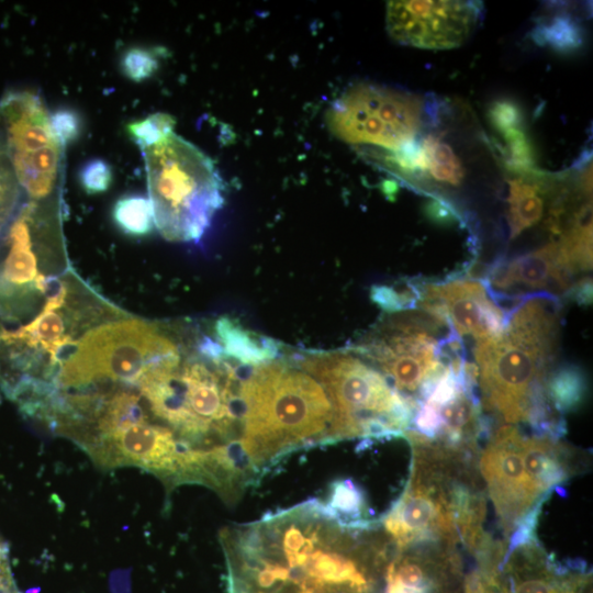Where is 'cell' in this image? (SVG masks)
Listing matches in <instances>:
<instances>
[{
	"mask_svg": "<svg viewBox=\"0 0 593 593\" xmlns=\"http://www.w3.org/2000/svg\"><path fill=\"white\" fill-rule=\"evenodd\" d=\"M79 180L87 193H102L112 182L111 166L103 159H92L81 168Z\"/></svg>",
	"mask_w": 593,
	"mask_h": 593,
	"instance_id": "26",
	"label": "cell"
},
{
	"mask_svg": "<svg viewBox=\"0 0 593 593\" xmlns=\"http://www.w3.org/2000/svg\"><path fill=\"white\" fill-rule=\"evenodd\" d=\"M175 120L157 112L126 125L127 135L142 148L152 146L174 132Z\"/></svg>",
	"mask_w": 593,
	"mask_h": 593,
	"instance_id": "21",
	"label": "cell"
},
{
	"mask_svg": "<svg viewBox=\"0 0 593 593\" xmlns=\"http://www.w3.org/2000/svg\"><path fill=\"white\" fill-rule=\"evenodd\" d=\"M418 309L448 326L460 336L475 342L500 335L510 314L500 307L481 281L450 279L437 283H416Z\"/></svg>",
	"mask_w": 593,
	"mask_h": 593,
	"instance_id": "15",
	"label": "cell"
},
{
	"mask_svg": "<svg viewBox=\"0 0 593 593\" xmlns=\"http://www.w3.org/2000/svg\"><path fill=\"white\" fill-rule=\"evenodd\" d=\"M326 121L332 133L346 143L392 153L417 138L423 101L409 92L360 83L333 103Z\"/></svg>",
	"mask_w": 593,
	"mask_h": 593,
	"instance_id": "10",
	"label": "cell"
},
{
	"mask_svg": "<svg viewBox=\"0 0 593 593\" xmlns=\"http://www.w3.org/2000/svg\"><path fill=\"white\" fill-rule=\"evenodd\" d=\"M200 356L153 371L135 389L153 417L191 448L242 443L243 377L225 357Z\"/></svg>",
	"mask_w": 593,
	"mask_h": 593,
	"instance_id": "3",
	"label": "cell"
},
{
	"mask_svg": "<svg viewBox=\"0 0 593 593\" xmlns=\"http://www.w3.org/2000/svg\"><path fill=\"white\" fill-rule=\"evenodd\" d=\"M61 359L54 388H136L150 372L181 361L178 345L153 323L131 318L104 323L75 340Z\"/></svg>",
	"mask_w": 593,
	"mask_h": 593,
	"instance_id": "8",
	"label": "cell"
},
{
	"mask_svg": "<svg viewBox=\"0 0 593 593\" xmlns=\"http://www.w3.org/2000/svg\"><path fill=\"white\" fill-rule=\"evenodd\" d=\"M506 198V222L511 240L537 226L551 215L566 193V180L535 169L511 172Z\"/></svg>",
	"mask_w": 593,
	"mask_h": 593,
	"instance_id": "16",
	"label": "cell"
},
{
	"mask_svg": "<svg viewBox=\"0 0 593 593\" xmlns=\"http://www.w3.org/2000/svg\"><path fill=\"white\" fill-rule=\"evenodd\" d=\"M591 279L572 270L557 239L530 251L496 259L488 269L484 284L493 301L511 312L525 299L549 295L575 299L581 286Z\"/></svg>",
	"mask_w": 593,
	"mask_h": 593,
	"instance_id": "13",
	"label": "cell"
},
{
	"mask_svg": "<svg viewBox=\"0 0 593 593\" xmlns=\"http://www.w3.org/2000/svg\"><path fill=\"white\" fill-rule=\"evenodd\" d=\"M0 403H1V396H0Z\"/></svg>",
	"mask_w": 593,
	"mask_h": 593,
	"instance_id": "29",
	"label": "cell"
},
{
	"mask_svg": "<svg viewBox=\"0 0 593 593\" xmlns=\"http://www.w3.org/2000/svg\"><path fill=\"white\" fill-rule=\"evenodd\" d=\"M586 379L578 366L553 368L546 383L547 398L557 414L577 410L586 393Z\"/></svg>",
	"mask_w": 593,
	"mask_h": 593,
	"instance_id": "18",
	"label": "cell"
},
{
	"mask_svg": "<svg viewBox=\"0 0 593 593\" xmlns=\"http://www.w3.org/2000/svg\"><path fill=\"white\" fill-rule=\"evenodd\" d=\"M239 398L240 441L261 473L293 451L337 441L328 394L291 357L254 367Z\"/></svg>",
	"mask_w": 593,
	"mask_h": 593,
	"instance_id": "2",
	"label": "cell"
},
{
	"mask_svg": "<svg viewBox=\"0 0 593 593\" xmlns=\"http://www.w3.org/2000/svg\"><path fill=\"white\" fill-rule=\"evenodd\" d=\"M350 349L415 406L450 360L466 355L452 327L418 309L385 314Z\"/></svg>",
	"mask_w": 593,
	"mask_h": 593,
	"instance_id": "7",
	"label": "cell"
},
{
	"mask_svg": "<svg viewBox=\"0 0 593 593\" xmlns=\"http://www.w3.org/2000/svg\"><path fill=\"white\" fill-rule=\"evenodd\" d=\"M537 40H542L555 48H572L580 45L579 29L569 19L556 18L549 24L541 25Z\"/></svg>",
	"mask_w": 593,
	"mask_h": 593,
	"instance_id": "24",
	"label": "cell"
},
{
	"mask_svg": "<svg viewBox=\"0 0 593 593\" xmlns=\"http://www.w3.org/2000/svg\"><path fill=\"white\" fill-rule=\"evenodd\" d=\"M57 199L32 201L21 205L3 233V256L0 261V317L18 320L35 295L47 289L46 278L38 272L37 247L58 224Z\"/></svg>",
	"mask_w": 593,
	"mask_h": 593,
	"instance_id": "12",
	"label": "cell"
},
{
	"mask_svg": "<svg viewBox=\"0 0 593 593\" xmlns=\"http://www.w3.org/2000/svg\"><path fill=\"white\" fill-rule=\"evenodd\" d=\"M485 438L478 470L507 541L536 524L550 492L571 477V455L560 437L527 435L517 425L492 427Z\"/></svg>",
	"mask_w": 593,
	"mask_h": 593,
	"instance_id": "4",
	"label": "cell"
},
{
	"mask_svg": "<svg viewBox=\"0 0 593 593\" xmlns=\"http://www.w3.org/2000/svg\"><path fill=\"white\" fill-rule=\"evenodd\" d=\"M480 13L481 3L474 1H389L387 30L404 45L448 49L465 42Z\"/></svg>",
	"mask_w": 593,
	"mask_h": 593,
	"instance_id": "14",
	"label": "cell"
},
{
	"mask_svg": "<svg viewBox=\"0 0 593 593\" xmlns=\"http://www.w3.org/2000/svg\"><path fill=\"white\" fill-rule=\"evenodd\" d=\"M492 424L485 421L477 370L466 356L450 360L415 406L410 428L418 438L454 450L473 451Z\"/></svg>",
	"mask_w": 593,
	"mask_h": 593,
	"instance_id": "11",
	"label": "cell"
},
{
	"mask_svg": "<svg viewBox=\"0 0 593 593\" xmlns=\"http://www.w3.org/2000/svg\"><path fill=\"white\" fill-rule=\"evenodd\" d=\"M291 358L328 394L337 441L400 438L410 428L415 405L351 349L302 351Z\"/></svg>",
	"mask_w": 593,
	"mask_h": 593,
	"instance_id": "5",
	"label": "cell"
},
{
	"mask_svg": "<svg viewBox=\"0 0 593 593\" xmlns=\"http://www.w3.org/2000/svg\"><path fill=\"white\" fill-rule=\"evenodd\" d=\"M0 130L20 188L32 201L58 198L65 145L55 135L42 97L30 90L0 100Z\"/></svg>",
	"mask_w": 593,
	"mask_h": 593,
	"instance_id": "9",
	"label": "cell"
},
{
	"mask_svg": "<svg viewBox=\"0 0 593 593\" xmlns=\"http://www.w3.org/2000/svg\"><path fill=\"white\" fill-rule=\"evenodd\" d=\"M112 215L119 228L132 236L146 235L155 225L152 203L141 194H128L119 199Z\"/></svg>",
	"mask_w": 593,
	"mask_h": 593,
	"instance_id": "19",
	"label": "cell"
},
{
	"mask_svg": "<svg viewBox=\"0 0 593 593\" xmlns=\"http://www.w3.org/2000/svg\"><path fill=\"white\" fill-rule=\"evenodd\" d=\"M370 296L385 314H391L415 309L418 291L414 282L409 283L403 289L390 286H374L370 291Z\"/></svg>",
	"mask_w": 593,
	"mask_h": 593,
	"instance_id": "22",
	"label": "cell"
},
{
	"mask_svg": "<svg viewBox=\"0 0 593 593\" xmlns=\"http://www.w3.org/2000/svg\"><path fill=\"white\" fill-rule=\"evenodd\" d=\"M462 593H503L497 566L479 563L462 581Z\"/></svg>",
	"mask_w": 593,
	"mask_h": 593,
	"instance_id": "25",
	"label": "cell"
},
{
	"mask_svg": "<svg viewBox=\"0 0 593 593\" xmlns=\"http://www.w3.org/2000/svg\"><path fill=\"white\" fill-rule=\"evenodd\" d=\"M121 68L128 79L139 82L149 78L156 71L158 60L153 51L133 47L123 55Z\"/></svg>",
	"mask_w": 593,
	"mask_h": 593,
	"instance_id": "23",
	"label": "cell"
},
{
	"mask_svg": "<svg viewBox=\"0 0 593 593\" xmlns=\"http://www.w3.org/2000/svg\"><path fill=\"white\" fill-rule=\"evenodd\" d=\"M214 333L224 357L239 366L257 367L278 358L281 350L278 342L246 329L230 316L215 322Z\"/></svg>",
	"mask_w": 593,
	"mask_h": 593,
	"instance_id": "17",
	"label": "cell"
},
{
	"mask_svg": "<svg viewBox=\"0 0 593 593\" xmlns=\"http://www.w3.org/2000/svg\"><path fill=\"white\" fill-rule=\"evenodd\" d=\"M560 304L553 296H529L510 312L500 335L475 342L482 409L497 422L524 423L538 434L562 435V418L546 392L558 346Z\"/></svg>",
	"mask_w": 593,
	"mask_h": 593,
	"instance_id": "1",
	"label": "cell"
},
{
	"mask_svg": "<svg viewBox=\"0 0 593 593\" xmlns=\"http://www.w3.org/2000/svg\"><path fill=\"white\" fill-rule=\"evenodd\" d=\"M22 193L0 130V236L16 214Z\"/></svg>",
	"mask_w": 593,
	"mask_h": 593,
	"instance_id": "20",
	"label": "cell"
},
{
	"mask_svg": "<svg viewBox=\"0 0 593 593\" xmlns=\"http://www.w3.org/2000/svg\"><path fill=\"white\" fill-rule=\"evenodd\" d=\"M142 153L155 226L167 240H198L224 202L213 161L174 132Z\"/></svg>",
	"mask_w": 593,
	"mask_h": 593,
	"instance_id": "6",
	"label": "cell"
},
{
	"mask_svg": "<svg viewBox=\"0 0 593 593\" xmlns=\"http://www.w3.org/2000/svg\"><path fill=\"white\" fill-rule=\"evenodd\" d=\"M51 124L55 135L66 146L79 136L81 121L74 110L61 109L51 115Z\"/></svg>",
	"mask_w": 593,
	"mask_h": 593,
	"instance_id": "27",
	"label": "cell"
},
{
	"mask_svg": "<svg viewBox=\"0 0 593 593\" xmlns=\"http://www.w3.org/2000/svg\"><path fill=\"white\" fill-rule=\"evenodd\" d=\"M7 561V550L3 542L0 540V562Z\"/></svg>",
	"mask_w": 593,
	"mask_h": 593,
	"instance_id": "28",
	"label": "cell"
}]
</instances>
